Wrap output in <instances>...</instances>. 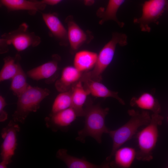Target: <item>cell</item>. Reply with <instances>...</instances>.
<instances>
[{"instance_id": "6da1fadb", "label": "cell", "mask_w": 168, "mask_h": 168, "mask_svg": "<svg viewBox=\"0 0 168 168\" xmlns=\"http://www.w3.org/2000/svg\"><path fill=\"white\" fill-rule=\"evenodd\" d=\"M84 110V127L78 132L76 139L84 142L85 138L90 136L100 143L103 134L108 133L110 130L105 124V118L108 114L109 108H103L99 104L93 105L90 102L88 103Z\"/></svg>"}, {"instance_id": "7a4b0ae2", "label": "cell", "mask_w": 168, "mask_h": 168, "mask_svg": "<svg viewBox=\"0 0 168 168\" xmlns=\"http://www.w3.org/2000/svg\"><path fill=\"white\" fill-rule=\"evenodd\" d=\"M128 113L130 117L129 120L118 128L110 130L108 133L112 139L113 145L111 152L106 158L107 161L110 160L117 149L137 133L139 128L146 125L151 121V116L147 111L140 112L132 109L128 110Z\"/></svg>"}, {"instance_id": "3957f363", "label": "cell", "mask_w": 168, "mask_h": 168, "mask_svg": "<svg viewBox=\"0 0 168 168\" xmlns=\"http://www.w3.org/2000/svg\"><path fill=\"white\" fill-rule=\"evenodd\" d=\"M50 93L47 88L33 86L30 85L18 97L16 109L12 115L15 122L22 124L29 114L39 109L41 101Z\"/></svg>"}, {"instance_id": "277c9868", "label": "cell", "mask_w": 168, "mask_h": 168, "mask_svg": "<svg viewBox=\"0 0 168 168\" xmlns=\"http://www.w3.org/2000/svg\"><path fill=\"white\" fill-rule=\"evenodd\" d=\"M162 117L153 113L150 123L137 133L138 150L136 158L138 160L149 161L153 158L152 151L157 142L158 126L161 124Z\"/></svg>"}, {"instance_id": "5b68a950", "label": "cell", "mask_w": 168, "mask_h": 168, "mask_svg": "<svg viewBox=\"0 0 168 168\" xmlns=\"http://www.w3.org/2000/svg\"><path fill=\"white\" fill-rule=\"evenodd\" d=\"M127 44L126 35L118 32L114 33L111 40L104 45L98 54L94 67L90 71L83 73L81 78L101 82L103 73L113 59L117 45L124 46Z\"/></svg>"}, {"instance_id": "8992f818", "label": "cell", "mask_w": 168, "mask_h": 168, "mask_svg": "<svg viewBox=\"0 0 168 168\" xmlns=\"http://www.w3.org/2000/svg\"><path fill=\"white\" fill-rule=\"evenodd\" d=\"M25 23L21 24L16 29L4 34L0 39V53L7 52L8 45L12 44L18 52L24 50L30 46L36 47L41 42L39 36L28 30Z\"/></svg>"}, {"instance_id": "52a82bcc", "label": "cell", "mask_w": 168, "mask_h": 168, "mask_svg": "<svg viewBox=\"0 0 168 168\" xmlns=\"http://www.w3.org/2000/svg\"><path fill=\"white\" fill-rule=\"evenodd\" d=\"M20 130L18 124L12 119L1 131L3 141L1 146L2 161L0 164L4 166H7L12 161V157L18 145L17 135Z\"/></svg>"}, {"instance_id": "ba28073f", "label": "cell", "mask_w": 168, "mask_h": 168, "mask_svg": "<svg viewBox=\"0 0 168 168\" xmlns=\"http://www.w3.org/2000/svg\"><path fill=\"white\" fill-rule=\"evenodd\" d=\"M167 0H149L143 5L142 16L134 19V22L138 24L142 31L149 32V24L156 22L167 4Z\"/></svg>"}, {"instance_id": "9c48e42d", "label": "cell", "mask_w": 168, "mask_h": 168, "mask_svg": "<svg viewBox=\"0 0 168 168\" xmlns=\"http://www.w3.org/2000/svg\"><path fill=\"white\" fill-rule=\"evenodd\" d=\"M60 57L57 54L52 55V59L26 72L28 77L36 81L45 79L46 82L50 83L56 78Z\"/></svg>"}, {"instance_id": "30bf717a", "label": "cell", "mask_w": 168, "mask_h": 168, "mask_svg": "<svg viewBox=\"0 0 168 168\" xmlns=\"http://www.w3.org/2000/svg\"><path fill=\"white\" fill-rule=\"evenodd\" d=\"M65 22L67 25L70 52L71 54H74L87 40V35L74 21L72 16H68L66 19Z\"/></svg>"}, {"instance_id": "8fae6325", "label": "cell", "mask_w": 168, "mask_h": 168, "mask_svg": "<svg viewBox=\"0 0 168 168\" xmlns=\"http://www.w3.org/2000/svg\"><path fill=\"white\" fill-rule=\"evenodd\" d=\"M43 20L52 34L62 45H67L69 43L67 30L58 16L54 13H44Z\"/></svg>"}, {"instance_id": "7c38bea8", "label": "cell", "mask_w": 168, "mask_h": 168, "mask_svg": "<svg viewBox=\"0 0 168 168\" xmlns=\"http://www.w3.org/2000/svg\"><path fill=\"white\" fill-rule=\"evenodd\" d=\"M82 73L73 66L65 67L62 70L60 78L55 82L56 89L59 92L70 90L80 81Z\"/></svg>"}, {"instance_id": "4fadbf2b", "label": "cell", "mask_w": 168, "mask_h": 168, "mask_svg": "<svg viewBox=\"0 0 168 168\" xmlns=\"http://www.w3.org/2000/svg\"><path fill=\"white\" fill-rule=\"evenodd\" d=\"M80 81L90 94L92 96L104 98L112 97L116 99L121 104L125 105L124 101L119 97L118 92L110 90L101 82L88 78H82Z\"/></svg>"}, {"instance_id": "5bb4252c", "label": "cell", "mask_w": 168, "mask_h": 168, "mask_svg": "<svg viewBox=\"0 0 168 168\" xmlns=\"http://www.w3.org/2000/svg\"><path fill=\"white\" fill-rule=\"evenodd\" d=\"M78 117L74 110L71 107L55 114H50L45 119L47 127L53 129L55 127L69 126Z\"/></svg>"}, {"instance_id": "9a60e30c", "label": "cell", "mask_w": 168, "mask_h": 168, "mask_svg": "<svg viewBox=\"0 0 168 168\" xmlns=\"http://www.w3.org/2000/svg\"><path fill=\"white\" fill-rule=\"evenodd\" d=\"M2 4L10 11L26 10L31 14L44 10L46 5L37 0H1Z\"/></svg>"}, {"instance_id": "2e32d148", "label": "cell", "mask_w": 168, "mask_h": 168, "mask_svg": "<svg viewBox=\"0 0 168 168\" xmlns=\"http://www.w3.org/2000/svg\"><path fill=\"white\" fill-rule=\"evenodd\" d=\"M71 90L72 101V107L76 111L78 117L84 116L85 110L83 107L90 94L81 81L73 86Z\"/></svg>"}, {"instance_id": "e0dca14e", "label": "cell", "mask_w": 168, "mask_h": 168, "mask_svg": "<svg viewBox=\"0 0 168 168\" xmlns=\"http://www.w3.org/2000/svg\"><path fill=\"white\" fill-rule=\"evenodd\" d=\"M98 54L94 52L83 50L75 53L73 66L82 73L88 72L95 66Z\"/></svg>"}, {"instance_id": "ac0fdd59", "label": "cell", "mask_w": 168, "mask_h": 168, "mask_svg": "<svg viewBox=\"0 0 168 168\" xmlns=\"http://www.w3.org/2000/svg\"><path fill=\"white\" fill-rule=\"evenodd\" d=\"M56 157L63 161L69 168H102L109 166L107 164L95 165L84 159L70 155L65 149H59L56 152Z\"/></svg>"}, {"instance_id": "d6986e66", "label": "cell", "mask_w": 168, "mask_h": 168, "mask_svg": "<svg viewBox=\"0 0 168 168\" xmlns=\"http://www.w3.org/2000/svg\"><path fill=\"white\" fill-rule=\"evenodd\" d=\"M130 104L132 106L138 108L145 111L149 110L153 113L159 114L160 107L157 100L151 94L144 93L138 97H133Z\"/></svg>"}, {"instance_id": "ffe728a7", "label": "cell", "mask_w": 168, "mask_h": 168, "mask_svg": "<svg viewBox=\"0 0 168 168\" xmlns=\"http://www.w3.org/2000/svg\"><path fill=\"white\" fill-rule=\"evenodd\" d=\"M21 56L16 54L14 57L8 56L3 58V66L0 72V81L12 79L21 67Z\"/></svg>"}, {"instance_id": "44dd1931", "label": "cell", "mask_w": 168, "mask_h": 168, "mask_svg": "<svg viewBox=\"0 0 168 168\" xmlns=\"http://www.w3.org/2000/svg\"><path fill=\"white\" fill-rule=\"evenodd\" d=\"M114 163L118 166L128 168L136 158V151L133 147H126L119 148L115 152Z\"/></svg>"}, {"instance_id": "7402d4cb", "label": "cell", "mask_w": 168, "mask_h": 168, "mask_svg": "<svg viewBox=\"0 0 168 168\" xmlns=\"http://www.w3.org/2000/svg\"><path fill=\"white\" fill-rule=\"evenodd\" d=\"M27 76L21 67L11 79L10 89L13 95L17 97L25 91L30 85L27 82Z\"/></svg>"}, {"instance_id": "603a6c76", "label": "cell", "mask_w": 168, "mask_h": 168, "mask_svg": "<svg viewBox=\"0 0 168 168\" xmlns=\"http://www.w3.org/2000/svg\"><path fill=\"white\" fill-rule=\"evenodd\" d=\"M125 0H109L105 10L102 14V19L100 23L102 24L105 21L112 20L116 21L119 26L122 27L124 24L119 22L116 17L117 12Z\"/></svg>"}, {"instance_id": "cb8c5ba5", "label": "cell", "mask_w": 168, "mask_h": 168, "mask_svg": "<svg viewBox=\"0 0 168 168\" xmlns=\"http://www.w3.org/2000/svg\"><path fill=\"white\" fill-rule=\"evenodd\" d=\"M72 105L71 90L60 92L54 101L50 114H55L72 107Z\"/></svg>"}, {"instance_id": "d4e9b609", "label": "cell", "mask_w": 168, "mask_h": 168, "mask_svg": "<svg viewBox=\"0 0 168 168\" xmlns=\"http://www.w3.org/2000/svg\"><path fill=\"white\" fill-rule=\"evenodd\" d=\"M7 105L5 98L2 95L0 96V122H3L7 119L8 114L4 110V108Z\"/></svg>"}, {"instance_id": "484cf974", "label": "cell", "mask_w": 168, "mask_h": 168, "mask_svg": "<svg viewBox=\"0 0 168 168\" xmlns=\"http://www.w3.org/2000/svg\"><path fill=\"white\" fill-rule=\"evenodd\" d=\"M62 0H42L46 5H54L59 2Z\"/></svg>"}, {"instance_id": "4316f807", "label": "cell", "mask_w": 168, "mask_h": 168, "mask_svg": "<svg viewBox=\"0 0 168 168\" xmlns=\"http://www.w3.org/2000/svg\"><path fill=\"white\" fill-rule=\"evenodd\" d=\"M86 5H90L94 3V0H84Z\"/></svg>"}, {"instance_id": "83f0119b", "label": "cell", "mask_w": 168, "mask_h": 168, "mask_svg": "<svg viewBox=\"0 0 168 168\" xmlns=\"http://www.w3.org/2000/svg\"><path fill=\"white\" fill-rule=\"evenodd\" d=\"M166 7H167V8L168 10V3L167 4V5H166Z\"/></svg>"}]
</instances>
